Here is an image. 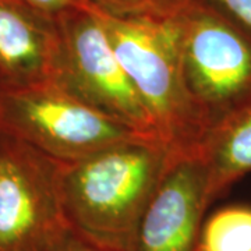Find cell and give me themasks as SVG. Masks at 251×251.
Here are the masks:
<instances>
[{
	"label": "cell",
	"instance_id": "cell-1",
	"mask_svg": "<svg viewBox=\"0 0 251 251\" xmlns=\"http://www.w3.org/2000/svg\"><path fill=\"white\" fill-rule=\"evenodd\" d=\"M169 158L159 138L137 137L63 163V205L73 230L105 250L133 251Z\"/></svg>",
	"mask_w": 251,
	"mask_h": 251
},
{
	"label": "cell",
	"instance_id": "cell-2",
	"mask_svg": "<svg viewBox=\"0 0 251 251\" xmlns=\"http://www.w3.org/2000/svg\"><path fill=\"white\" fill-rule=\"evenodd\" d=\"M98 11L158 138L172 153L196 151L208 126L184 81L176 16L116 17Z\"/></svg>",
	"mask_w": 251,
	"mask_h": 251
},
{
	"label": "cell",
	"instance_id": "cell-3",
	"mask_svg": "<svg viewBox=\"0 0 251 251\" xmlns=\"http://www.w3.org/2000/svg\"><path fill=\"white\" fill-rule=\"evenodd\" d=\"M176 18L184 81L209 128L251 103V34L200 0Z\"/></svg>",
	"mask_w": 251,
	"mask_h": 251
},
{
	"label": "cell",
	"instance_id": "cell-4",
	"mask_svg": "<svg viewBox=\"0 0 251 251\" xmlns=\"http://www.w3.org/2000/svg\"><path fill=\"white\" fill-rule=\"evenodd\" d=\"M3 130L62 163L80 161L137 133L57 82L1 90Z\"/></svg>",
	"mask_w": 251,
	"mask_h": 251
},
{
	"label": "cell",
	"instance_id": "cell-5",
	"mask_svg": "<svg viewBox=\"0 0 251 251\" xmlns=\"http://www.w3.org/2000/svg\"><path fill=\"white\" fill-rule=\"evenodd\" d=\"M62 162L3 130L0 251H53L72 233L62 198Z\"/></svg>",
	"mask_w": 251,
	"mask_h": 251
},
{
	"label": "cell",
	"instance_id": "cell-6",
	"mask_svg": "<svg viewBox=\"0 0 251 251\" xmlns=\"http://www.w3.org/2000/svg\"><path fill=\"white\" fill-rule=\"evenodd\" d=\"M62 62L54 82L137 133L156 137L152 119L109 41L92 4L57 20Z\"/></svg>",
	"mask_w": 251,
	"mask_h": 251
},
{
	"label": "cell",
	"instance_id": "cell-7",
	"mask_svg": "<svg viewBox=\"0 0 251 251\" xmlns=\"http://www.w3.org/2000/svg\"><path fill=\"white\" fill-rule=\"evenodd\" d=\"M211 204L208 175L200 155L171 152L141 218L133 251H194Z\"/></svg>",
	"mask_w": 251,
	"mask_h": 251
},
{
	"label": "cell",
	"instance_id": "cell-8",
	"mask_svg": "<svg viewBox=\"0 0 251 251\" xmlns=\"http://www.w3.org/2000/svg\"><path fill=\"white\" fill-rule=\"evenodd\" d=\"M62 62L57 20L20 0H0V90L56 80Z\"/></svg>",
	"mask_w": 251,
	"mask_h": 251
},
{
	"label": "cell",
	"instance_id": "cell-9",
	"mask_svg": "<svg viewBox=\"0 0 251 251\" xmlns=\"http://www.w3.org/2000/svg\"><path fill=\"white\" fill-rule=\"evenodd\" d=\"M196 152L205 165L211 202L251 173V103L209 127Z\"/></svg>",
	"mask_w": 251,
	"mask_h": 251
},
{
	"label": "cell",
	"instance_id": "cell-10",
	"mask_svg": "<svg viewBox=\"0 0 251 251\" xmlns=\"http://www.w3.org/2000/svg\"><path fill=\"white\" fill-rule=\"evenodd\" d=\"M194 251H251V206L218 209L201 226Z\"/></svg>",
	"mask_w": 251,
	"mask_h": 251
},
{
	"label": "cell",
	"instance_id": "cell-11",
	"mask_svg": "<svg viewBox=\"0 0 251 251\" xmlns=\"http://www.w3.org/2000/svg\"><path fill=\"white\" fill-rule=\"evenodd\" d=\"M191 0H92L100 11L116 17H175Z\"/></svg>",
	"mask_w": 251,
	"mask_h": 251
},
{
	"label": "cell",
	"instance_id": "cell-12",
	"mask_svg": "<svg viewBox=\"0 0 251 251\" xmlns=\"http://www.w3.org/2000/svg\"><path fill=\"white\" fill-rule=\"evenodd\" d=\"M251 34V0H200Z\"/></svg>",
	"mask_w": 251,
	"mask_h": 251
},
{
	"label": "cell",
	"instance_id": "cell-13",
	"mask_svg": "<svg viewBox=\"0 0 251 251\" xmlns=\"http://www.w3.org/2000/svg\"><path fill=\"white\" fill-rule=\"evenodd\" d=\"M20 1L53 20H59L67 13L92 6V0H20Z\"/></svg>",
	"mask_w": 251,
	"mask_h": 251
},
{
	"label": "cell",
	"instance_id": "cell-14",
	"mask_svg": "<svg viewBox=\"0 0 251 251\" xmlns=\"http://www.w3.org/2000/svg\"><path fill=\"white\" fill-rule=\"evenodd\" d=\"M53 251H108L99 246L87 242L73 230Z\"/></svg>",
	"mask_w": 251,
	"mask_h": 251
},
{
	"label": "cell",
	"instance_id": "cell-15",
	"mask_svg": "<svg viewBox=\"0 0 251 251\" xmlns=\"http://www.w3.org/2000/svg\"><path fill=\"white\" fill-rule=\"evenodd\" d=\"M3 133V106H1V90H0V134Z\"/></svg>",
	"mask_w": 251,
	"mask_h": 251
}]
</instances>
